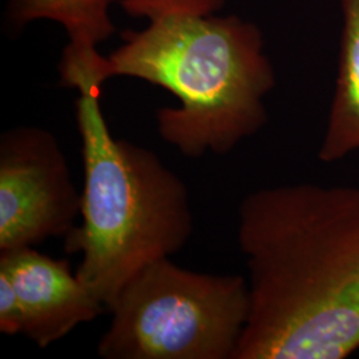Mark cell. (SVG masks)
Segmentation results:
<instances>
[{
	"instance_id": "obj_4",
	"label": "cell",
	"mask_w": 359,
	"mask_h": 359,
	"mask_svg": "<svg viewBox=\"0 0 359 359\" xmlns=\"http://www.w3.org/2000/svg\"><path fill=\"white\" fill-rule=\"evenodd\" d=\"M249 306L244 277L197 273L161 258L121 289L97 353L104 359H233Z\"/></svg>"
},
{
	"instance_id": "obj_9",
	"label": "cell",
	"mask_w": 359,
	"mask_h": 359,
	"mask_svg": "<svg viewBox=\"0 0 359 359\" xmlns=\"http://www.w3.org/2000/svg\"><path fill=\"white\" fill-rule=\"evenodd\" d=\"M23 313L13 283L6 273L0 271V333L23 334Z\"/></svg>"
},
{
	"instance_id": "obj_5",
	"label": "cell",
	"mask_w": 359,
	"mask_h": 359,
	"mask_svg": "<svg viewBox=\"0 0 359 359\" xmlns=\"http://www.w3.org/2000/svg\"><path fill=\"white\" fill-rule=\"evenodd\" d=\"M81 212L63 149L51 132L20 127L0 137V253L65 237Z\"/></svg>"
},
{
	"instance_id": "obj_1",
	"label": "cell",
	"mask_w": 359,
	"mask_h": 359,
	"mask_svg": "<svg viewBox=\"0 0 359 359\" xmlns=\"http://www.w3.org/2000/svg\"><path fill=\"white\" fill-rule=\"evenodd\" d=\"M237 241L250 306L233 359H342L359 350V187L249 193Z\"/></svg>"
},
{
	"instance_id": "obj_3",
	"label": "cell",
	"mask_w": 359,
	"mask_h": 359,
	"mask_svg": "<svg viewBox=\"0 0 359 359\" xmlns=\"http://www.w3.org/2000/svg\"><path fill=\"white\" fill-rule=\"evenodd\" d=\"M96 57L65 56L62 80L79 90L84 188L81 225L65 236L68 255H81L76 276L107 310L145 266L189 241L193 215L185 182L151 149L115 139L100 105Z\"/></svg>"
},
{
	"instance_id": "obj_8",
	"label": "cell",
	"mask_w": 359,
	"mask_h": 359,
	"mask_svg": "<svg viewBox=\"0 0 359 359\" xmlns=\"http://www.w3.org/2000/svg\"><path fill=\"white\" fill-rule=\"evenodd\" d=\"M112 0H13L18 23L50 19L63 25L69 46L96 48L114 32L108 10Z\"/></svg>"
},
{
	"instance_id": "obj_2",
	"label": "cell",
	"mask_w": 359,
	"mask_h": 359,
	"mask_svg": "<svg viewBox=\"0 0 359 359\" xmlns=\"http://www.w3.org/2000/svg\"><path fill=\"white\" fill-rule=\"evenodd\" d=\"M224 0H121L142 31L100 57L104 81L142 79L169 90L179 108L157 112L158 133L187 157L228 154L266 123L264 99L276 76L255 25L218 16Z\"/></svg>"
},
{
	"instance_id": "obj_6",
	"label": "cell",
	"mask_w": 359,
	"mask_h": 359,
	"mask_svg": "<svg viewBox=\"0 0 359 359\" xmlns=\"http://www.w3.org/2000/svg\"><path fill=\"white\" fill-rule=\"evenodd\" d=\"M0 271L13 283L23 313V335L48 347L81 323L107 310L72 273L68 261L41 255L32 248L0 253Z\"/></svg>"
},
{
	"instance_id": "obj_7",
	"label": "cell",
	"mask_w": 359,
	"mask_h": 359,
	"mask_svg": "<svg viewBox=\"0 0 359 359\" xmlns=\"http://www.w3.org/2000/svg\"><path fill=\"white\" fill-rule=\"evenodd\" d=\"M344 29L330 115L318 152L330 164L359 149V0H342Z\"/></svg>"
}]
</instances>
